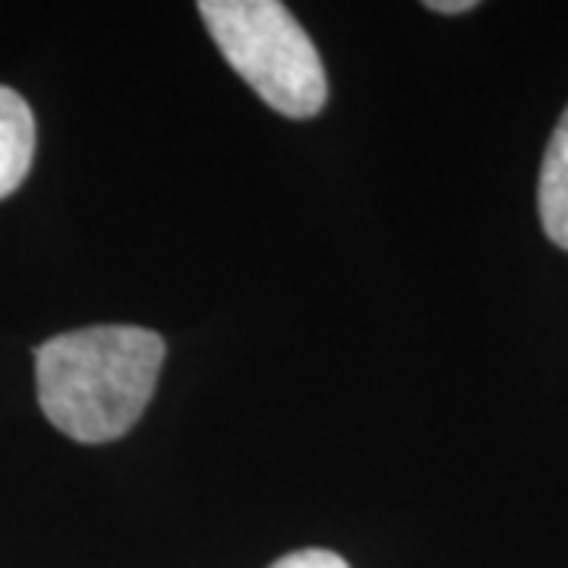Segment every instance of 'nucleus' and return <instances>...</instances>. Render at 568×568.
Here are the masks:
<instances>
[{
	"label": "nucleus",
	"instance_id": "1",
	"mask_svg": "<svg viewBox=\"0 0 568 568\" xmlns=\"http://www.w3.org/2000/svg\"><path fill=\"white\" fill-rule=\"evenodd\" d=\"M164 354L162 335L140 325H92L54 335L36 351L41 410L77 443H114L142 417Z\"/></svg>",
	"mask_w": 568,
	"mask_h": 568
},
{
	"label": "nucleus",
	"instance_id": "2",
	"mask_svg": "<svg viewBox=\"0 0 568 568\" xmlns=\"http://www.w3.org/2000/svg\"><path fill=\"white\" fill-rule=\"evenodd\" d=\"M209 36L241 80L284 118L320 114L328 82L316 44L278 0H203Z\"/></svg>",
	"mask_w": 568,
	"mask_h": 568
},
{
	"label": "nucleus",
	"instance_id": "3",
	"mask_svg": "<svg viewBox=\"0 0 568 568\" xmlns=\"http://www.w3.org/2000/svg\"><path fill=\"white\" fill-rule=\"evenodd\" d=\"M36 155V118L13 89L0 85V200H7L29 174Z\"/></svg>",
	"mask_w": 568,
	"mask_h": 568
},
{
	"label": "nucleus",
	"instance_id": "4",
	"mask_svg": "<svg viewBox=\"0 0 568 568\" xmlns=\"http://www.w3.org/2000/svg\"><path fill=\"white\" fill-rule=\"evenodd\" d=\"M537 205L549 241L568 250V108L549 136L544 168H540Z\"/></svg>",
	"mask_w": 568,
	"mask_h": 568
},
{
	"label": "nucleus",
	"instance_id": "5",
	"mask_svg": "<svg viewBox=\"0 0 568 568\" xmlns=\"http://www.w3.org/2000/svg\"><path fill=\"white\" fill-rule=\"evenodd\" d=\"M268 568H351L338 556V552H332V549H297V552H287L282 556L275 566Z\"/></svg>",
	"mask_w": 568,
	"mask_h": 568
},
{
	"label": "nucleus",
	"instance_id": "6",
	"mask_svg": "<svg viewBox=\"0 0 568 568\" xmlns=\"http://www.w3.org/2000/svg\"><path fill=\"white\" fill-rule=\"evenodd\" d=\"M426 7H429V10H436V13H448V17H455V13H467V10H474L477 3H474V0H429Z\"/></svg>",
	"mask_w": 568,
	"mask_h": 568
}]
</instances>
